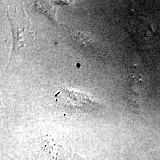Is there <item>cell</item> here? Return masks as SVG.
Listing matches in <instances>:
<instances>
[{"label": "cell", "instance_id": "1", "mask_svg": "<svg viewBox=\"0 0 160 160\" xmlns=\"http://www.w3.org/2000/svg\"><path fill=\"white\" fill-rule=\"evenodd\" d=\"M8 16L13 36L12 57L16 55L21 48L30 45L34 40L35 36L22 3L12 4L8 8Z\"/></svg>", "mask_w": 160, "mask_h": 160}, {"label": "cell", "instance_id": "2", "mask_svg": "<svg viewBox=\"0 0 160 160\" xmlns=\"http://www.w3.org/2000/svg\"><path fill=\"white\" fill-rule=\"evenodd\" d=\"M34 160H69L72 149L68 142L62 138L45 135L35 143Z\"/></svg>", "mask_w": 160, "mask_h": 160}, {"label": "cell", "instance_id": "3", "mask_svg": "<svg viewBox=\"0 0 160 160\" xmlns=\"http://www.w3.org/2000/svg\"><path fill=\"white\" fill-rule=\"evenodd\" d=\"M69 160H92V159H90L88 158H85L84 157H82L80 155L77 154L75 153L74 154L72 155V158Z\"/></svg>", "mask_w": 160, "mask_h": 160}, {"label": "cell", "instance_id": "4", "mask_svg": "<svg viewBox=\"0 0 160 160\" xmlns=\"http://www.w3.org/2000/svg\"><path fill=\"white\" fill-rule=\"evenodd\" d=\"M155 160H160V149L155 152Z\"/></svg>", "mask_w": 160, "mask_h": 160}, {"label": "cell", "instance_id": "5", "mask_svg": "<svg viewBox=\"0 0 160 160\" xmlns=\"http://www.w3.org/2000/svg\"><path fill=\"white\" fill-rule=\"evenodd\" d=\"M6 156H7V157H8L10 160H21L20 159H19V158H17V159H14V158H12L11 157H10L9 155H6Z\"/></svg>", "mask_w": 160, "mask_h": 160}]
</instances>
